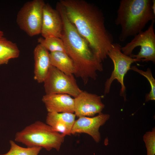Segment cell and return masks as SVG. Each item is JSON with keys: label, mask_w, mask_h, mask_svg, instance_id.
<instances>
[{"label": "cell", "mask_w": 155, "mask_h": 155, "mask_svg": "<svg viewBox=\"0 0 155 155\" xmlns=\"http://www.w3.org/2000/svg\"><path fill=\"white\" fill-rule=\"evenodd\" d=\"M121 47L119 44L113 43L108 52V56L112 61L114 68L110 77L105 82L104 94L106 95L109 93L112 83L114 80H116L121 85L120 95L123 96L125 100V87L124 83L125 76L130 69L132 63L140 62L141 60L124 54L121 51Z\"/></svg>", "instance_id": "obj_7"}, {"label": "cell", "mask_w": 155, "mask_h": 155, "mask_svg": "<svg viewBox=\"0 0 155 155\" xmlns=\"http://www.w3.org/2000/svg\"><path fill=\"white\" fill-rule=\"evenodd\" d=\"M43 83L46 94H66L75 98L82 91L73 75L66 74L52 65Z\"/></svg>", "instance_id": "obj_8"}, {"label": "cell", "mask_w": 155, "mask_h": 155, "mask_svg": "<svg viewBox=\"0 0 155 155\" xmlns=\"http://www.w3.org/2000/svg\"><path fill=\"white\" fill-rule=\"evenodd\" d=\"M10 148L6 153L0 155H38L42 148L39 147L24 148L18 145L12 140L9 141Z\"/></svg>", "instance_id": "obj_18"}, {"label": "cell", "mask_w": 155, "mask_h": 155, "mask_svg": "<svg viewBox=\"0 0 155 155\" xmlns=\"http://www.w3.org/2000/svg\"><path fill=\"white\" fill-rule=\"evenodd\" d=\"M42 100L48 113H74V98L68 94H46L42 96Z\"/></svg>", "instance_id": "obj_12"}, {"label": "cell", "mask_w": 155, "mask_h": 155, "mask_svg": "<svg viewBox=\"0 0 155 155\" xmlns=\"http://www.w3.org/2000/svg\"><path fill=\"white\" fill-rule=\"evenodd\" d=\"M49 56L51 65L66 74L75 75V65L66 53L61 51L50 52Z\"/></svg>", "instance_id": "obj_15"}, {"label": "cell", "mask_w": 155, "mask_h": 155, "mask_svg": "<svg viewBox=\"0 0 155 155\" xmlns=\"http://www.w3.org/2000/svg\"><path fill=\"white\" fill-rule=\"evenodd\" d=\"M152 8L154 13L155 14V0H152Z\"/></svg>", "instance_id": "obj_21"}, {"label": "cell", "mask_w": 155, "mask_h": 155, "mask_svg": "<svg viewBox=\"0 0 155 155\" xmlns=\"http://www.w3.org/2000/svg\"><path fill=\"white\" fill-rule=\"evenodd\" d=\"M38 41L39 44L50 52L61 51L66 53L64 43L60 38L54 37L45 38L40 37L38 38Z\"/></svg>", "instance_id": "obj_17"}, {"label": "cell", "mask_w": 155, "mask_h": 155, "mask_svg": "<svg viewBox=\"0 0 155 155\" xmlns=\"http://www.w3.org/2000/svg\"><path fill=\"white\" fill-rule=\"evenodd\" d=\"M49 51L40 44L35 48L34 79L38 83L43 82L51 65Z\"/></svg>", "instance_id": "obj_14"}, {"label": "cell", "mask_w": 155, "mask_h": 155, "mask_svg": "<svg viewBox=\"0 0 155 155\" xmlns=\"http://www.w3.org/2000/svg\"><path fill=\"white\" fill-rule=\"evenodd\" d=\"M76 116L70 113H48L46 123L53 129L66 135H70Z\"/></svg>", "instance_id": "obj_13"}, {"label": "cell", "mask_w": 155, "mask_h": 155, "mask_svg": "<svg viewBox=\"0 0 155 155\" xmlns=\"http://www.w3.org/2000/svg\"><path fill=\"white\" fill-rule=\"evenodd\" d=\"M152 3V0L120 1L115 23L121 28L119 37L120 41L134 36L142 31L148 22L155 20Z\"/></svg>", "instance_id": "obj_3"}, {"label": "cell", "mask_w": 155, "mask_h": 155, "mask_svg": "<svg viewBox=\"0 0 155 155\" xmlns=\"http://www.w3.org/2000/svg\"><path fill=\"white\" fill-rule=\"evenodd\" d=\"M45 4L42 0L27 1L18 13L16 19L17 24L20 29L30 36L40 34Z\"/></svg>", "instance_id": "obj_6"}, {"label": "cell", "mask_w": 155, "mask_h": 155, "mask_svg": "<svg viewBox=\"0 0 155 155\" xmlns=\"http://www.w3.org/2000/svg\"><path fill=\"white\" fill-rule=\"evenodd\" d=\"M20 51L17 44L4 37L0 30V65L7 64L12 59L18 57Z\"/></svg>", "instance_id": "obj_16"}, {"label": "cell", "mask_w": 155, "mask_h": 155, "mask_svg": "<svg viewBox=\"0 0 155 155\" xmlns=\"http://www.w3.org/2000/svg\"><path fill=\"white\" fill-rule=\"evenodd\" d=\"M146 148L147 155L155 154V129L152 128L151 131L146 132L143 136Z\"/></svg>", "instance_id": "obj_20"}, {"label": "cell", "mask_w": 155, "mask_h": 155, "mask_svg": "<svg viewBox=\"0 0 155 155\" xmlns=\"http://www.w3.org/2000/svg\"><path fill=\"white\" fill-rule=\"evenodd\" d=\"M101 98V96L82 90L74 98V113L76 117H93L101 113L105 106Z\"/></svg>", "instance_id": "obj_9"}, {"label": "cell", "mask_w": 155, "mask_h": 155, "mask_svg": "<svg viewBox=\"0 0 155 155\" xmlns=\"http://www.w3.org/2000/svg\"><path fill=\"white\" fill-rule=\"evenodd\" d=\"M69 21L89 44L100 62L108 56L113 43L112 34L106 28L103 12L94 4L84 0L59 1Z\"/></svg>", "instance_id": "obj_1"}, {"label": "cell", "mask_w": 155, "mask_h": 155, "mask_svg": "<svg viewBox=\"0 0 155 155\" xmlns=\"http://www.w3.org/2000/svg\"><path fill=\"white\" fill-rule=\"evenodd\" d=\"M130 69L133 70L145 77L148 80L151 86L149 93L147 94L146 101L155 100V80L153 78L150 68H148L146 71H144L139 69L136 66L131 67Z\"/></svg>", "instance_id": "obj_19"}, {"label": "cell", "mask_w": 155, "mask_h": 155, "mask_svg": "<svg viewBox=\"0 0 155 155\" xmlns=\"http://www.w3.org/2000/svg\"><path fill=\"white\" fill-rule=\"evenodd\" d=\"M56 9L59 12L63 22L60 38L64 43L66 53L75 65V75L86 84L90 79H96L97 71L103 70L102 63L97 59L88 42L68 19L59 2L56 4Z\"/></svg>", "instance_id": "obj_2"}, {"label": "cell", "mask_w": 155, "mask_h": 155, "mask_svg": "<svg viewBox=\"0 0 155 155\" xmlns=\"http://www.w3.org/2000/svg\"><path fill=\"white\" fill-rule=\"evenodd\" d=\"M110 115L102 112L93 117H82L75 120L71 131V134L85 133L90 135L96 143L101 140L100 127L110 118Z\"/></svg>", "instance_id": "obj_10"}, {"label": "cell", "mask_w": 155, "mask_h": 155, "mask_svg": "<svg viewBox=\"0 0 155 155\" xmlns=\"http://www.w3.org/2000/svg\"><path fill=\"white\" fill-rule=\"evenodd\" d=\"M65 136L54 130L46 123L37 121L17 132L15 140L27 147H39L48 151L54 149L59 151Z\"/></svg>", "instance_id": "obj_4"}, {"label": "cell", "mask_w": 155, "mask_h": 155, "mask_svg": "<svg viewBox=\"0 0 155 155\" xmlns=\"http://www.w3.org/2000/svg\"><path fill=\"white\" fill-rule=\"evenodd\" d=\"M63 22L59 11L49 4L43 8L41 33L43 38L51 37L61 38L63 30Z\"/></svg>", "instance_id": "obj_11"}, {"label": "cell", "mask_w": 155, "mask_h": 155, "mask_svg": "<svg viewBox=\"0 0 155 155\" xmlns=\"http://www.w3.org/2000/svg\"><path fill=\"white\" fill-rule=\"evenodd\" d=\"M155 20L145 31H141L124 46L121 51L124 54L143 62L155 63Z\"/></svg>", "instance_id": "obj_5"}]
</instances>
